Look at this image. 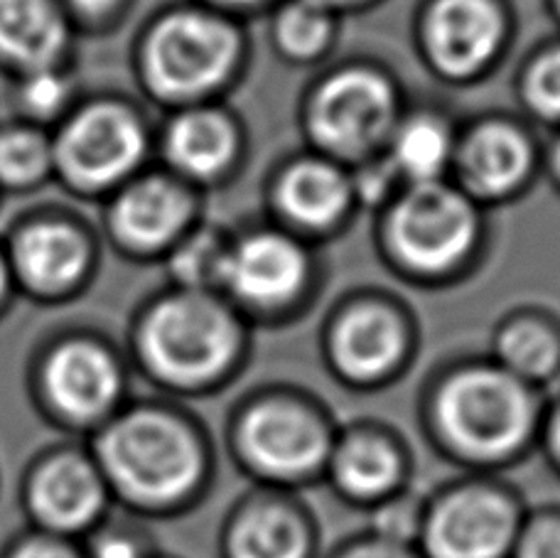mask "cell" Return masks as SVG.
<instances>
[{
    "mask_svg": "<svg viewBox=\"0 0 560 558\" xmlns=\"http://www.w3.org/2000/svg\"><path fill=\"white\" fill-rule=\"evenodd\" d=\"M319 558H418V554L411 546L386 539L372 530H362L347 536Z\"/></svg>",
    "mask_w": 560,
    "mask_h": 558,
    "instance_id": "1f68e13d",
    "label": "cell"
},
{
    "mask_svg": "<svg viewBox=\"0 0 560 558\" xmlns=\"http://www.w3.org/2000/svg\"><path fill=\"white\" fill-rule=\"evenodd\" d=\"M74 92L72 74L67 72L65 65H59L20 74L15 98L27 124L39 126L65 118L74 102Z\"/></svg>",
    "mask_w": 560,
    "mask_h": 558,
    "instance_id": "d4e9b609",
    "label": "cell"
},
{
    "mask_svg": "<svg viewBox=\"0 0 560 558\" xmlns=\"http://www.w3.org/2000/svg\"><path fill=\"white\" fill-rule=\"evenodd\" d=\"M528 96L541 114L560 116V49L534 67L528 79Z\"/></svg>",
    "mask_w": 560,
    "mask_h": 558,
    "instance_id": "d6a6232c",
    "label": "cell"
},
{
    "mask_svg": "<svg viewBox=\"0 0 560 558\" xmlns=\"http://www.w3.org/2000/svg\"><path fill=\"white\" fill-rule=\"evenodd\" d=\"M512 558H560V504H528Z\"/></svg>",
    "mask_w": 560,
    "mask_h": 558,
    "instance_id": "83f0119b",
    "label": "cell"
},
{
    "mask_svg": "<svg viewBox=\"0 0 560 558\" xmlns=\"http://www.w3.org/2000/svg\"><path fill=\"white\" fill-rule=\"evenodd\" d=\"M167 151L185 173L207 177L229 163L234 153V133L214 114H187L170 128Z\"/></svg>",
    "mask_w": 560,
    "mask_h": 558,
    "instance_id": "7402d4cb",
    "label": "cell"
},
{
    "mask_svg": "<svg viewBox=\"0 0 560 558\" xmlns=\"http://www.w3.org/2000/svg\"><path fill=\"white\" fill-rule=\"evenodd\" d=\"M185 214L183 193L160 177H148L118 195L112 209V224L128 246L158 248L179 232Z\"/></svg>",
    "mask_w": 560,
    "mask_h": 558,
    "instance_id": "d6986e66",
    "label": "cell"
},
{
    "mask_svg": "<svg viewBox=\"0 0 560 558\" xmlns=\"http://www.w3.org/2000/svg\"><path fill=\"white\" fill-rule=\"evenodd\" d=\"M394 98L372 74L349 72L327 82L315 102V133L339 153L357 155L372 148L392 124Z\"/></svg>",
    "mask_w": 560,
    "mask_h": 558,
    "instance_id": "9a60e30c",
    "label": "cell"
},
{
    "mask_svg": "<svg viewBox=\"0 0 560 558\" xmlns=\"http://www.w3.org/2000/svg\"><path fill=\"white\" fill-rule=\"evenodd\" d=\"M219 558H319V522L303 495L252 487L229 507L217 534Z\"/></svg>",
    "mask_w": 560,
    "mask_h": 558,
    "instance_id": "30bf717a",
    "label": "cell"
},
{
    "mask_svg": "<svg viewBox=\"0 0 560 558\" xmlns=\"http://www.w3.org/2000/svg\"><path fill=\"white\" fill-rule=\"evenodd\" d=\"M329 23L323 13V8L313 3H298L288 8L278 25V37L288 53L298 57L315 55L319 47L325 45Z\"/></svg>",
    "mask_w": 560,
    "mask_h": 558,
    "instance_id": "f1b7e54d",
    "label": "cell"
},
{
    "mask_svg": "<svg viewBox=\"0 0 560 558\" xmlns=\"http://www.w3.org/2000/svg\"><path fill=\"white\" fill-rule=\"evenodd\" d=\"M307 3H313L317 8H327V5H342V3H352V0H307Z\"/></svg>",
    "mask_w": 560,
    "mask_h": 558,
    "instance_id": "8d00e7d4",
    "label": "cell"
},
{
    "mask_svg": "<svg viewBox=\"0 0 560 558\" xmlns=\"http://www.w3.org/2000/svg\"><path fill=\"white\" fill-rule=\"evenodd\" d=\"M475 236L467 202L450 189L423 183L396 209L394 244L420 271H445L463 256Z\"/></svg>",
    "mask_w": 560,
    "mask_h": 558,
    "instance_id": "7c38bea8",
    "label": "cell"
},
{
    "mask_svg": "<svg viewBox=\"0 0 560 558\" xmlns=\"http://www.w3.org/2000/svg\"><path fill=\"white\" fill-rule=\"evenodd\" d=\"M528 504L502 475L459 473L423 500L418 558H512Z\"/></svg>",
    "mask_w": 560,
    "mask_h": 558,
    "instance_id": "8992f818",
    "label": "cell"
},
{
    "mask_svg": "<svg viewBox=\"0 0 560 558\" xmlns=\"http://www.w3.org/2000/svg\"><path fill=\"white\" fill-rule=\"evenodd\" d=\"M0 558H84V554L77 542H65L55 539V536L20 530L3 544Z\"/></svg>",
    "mask_w": 560,
    "mask_h": 558,
    "instance_id": "4dcf8cb0",
    "label": "cell"
},
{
    "mask_svg": "<svg viewBox=\"0 0 560 558\" xmlns=\"http://www.w3.org/2000/svg\"><path fill=\"white\" fill-rule=\"evenodd\" d=\"M13 283L39 301H65L82 288L89 244L74 224L45 217L18 229L8 248Z\"/></svg>",
    "mask_w": 560,
    "mask_h": 558,
    "instance_id": "4fadbf2b",
    "label": "cell"
},
{
    "mask_svg": "<svg viewBox=\"0 0 560 558\" xmlns=\"http://www.w3.org/2000/svg\"><path fill=\"white\" fill-rule=\"evenodd\" d=\"M116 512L167 522L195 512L217 483V445L195 411L175 398H131L84 441Z\"/></svg>",
    "mask_w": 560,
    "mask_h": 558,
    "instance_id": "6da1fadb",
    "label": "cell"
},
{
    "mask_svg": "<svg viewBox=\"0 0 560 558\" xmlns=\"http://www.w3.org/2000/svg\"><path fill=\"white\" fill-rule=\"evenodd\" d=\"M337 416L293 388H261L226 416L224 451L254 487L303 495L323 485Z\"/></svg>",
    "mask_w": 560,
    "mask_h": 558,
    "instance_id": "3957f363",
    "label": "cell"
},
{
    "mask_svg": "<svg viewBox=\"0 0 560 558\" xmlns=\"http://www.w3.org/2000/svg\"><path fill=\"white\" fill-rule=\"evenodd\" d=\"M416 457L394 426L374 418L339 423L323 485L335 500L369 514L413 487Z\"/></svg>",
    "mask_w": 560,
    "mask_h": 558,
    "instance_id": "ba28073f",
    "label": "cell"
},
{
    "mask_svg": "<svg viewBox=\"0 0 560 558\" xmlns=\"http://www.w3.org/2000/svg\"><path fill=\"white\" fill-rule=\"evenodd\" d=\"M55 173L52 138L35 124L0 128V187L33 189Z\"/></svg>",
    "mask_w": 560,
    "mask_h": 558,
    "instance_id": "cb8c5ba5",
    "label": "cell"
},
{
    "mask_svg": "<svg viewBox=\"0 0 560 558\" xmlns=\"http://www.w3.org/2000/svg\"><path fill=\"white\" fill-rule=\"evenodd\" d=\"M558 167H560V151H558Z\"/></svg>",
    "mask_w": 560,
    "mask_h": 558,
    "instance_id": "ab89813d",
    "label": "cell"
},
{
    "mask_svg": "<svg viewBox=\"0 0 560 558\" xmlns=\"http://www.w3.org/2000/svg\"><path fill=\"white\" fill-rule=\"evenodd\" d=\"M536 453L544 457L548 470L560 477V398H556V402H546Z\"/></svg>",
    "mask_w": 560,
    "mask_h": 558,
    "instance_id": "836d02e7",
    "label": "cell"
},
{
    "mask_svg": "<svg viewBox=\"0 0 560 558\" xmlns=\"http://www.w3.org/2000/svg\"><path fill=\"white\" fill-rule=\"evenodd\" d=\"M18 507L25 530L77 544L116 512L92 451L72 438L30 455L18 480Z\"/></svg>",
    "mask_w": 560,
    "mask_h": 558,
    "instance_id": "52a82bcc",
    "label": "cell"
},
{
    "mask_svg": "<svg viewBox=\"0 0 560 558\" xmlns=\"http://www.w3.org/2000/svg\"><path fill=\"white\" fill-rule=\"evenodd\" d=\"M236 57L226 25L197 13L165 18L145 45V69L165 96H197L222 82Z\"/></svg>",
    "mask_w": 560,
    "mask_h": 558,
    "instance_id": "8fae6325",
    "label": "cell"
},
{
    "mask_svg": "<svg viewBox=\"0 0 560 558\" xmlns=\"http://www.w3.org/2000/svg\"><path fill=\"white\" fill-rule=\"evenodd\" d=\"M160 558H177V556H170V554H165V551H163V554H160Z\"/></svg>",
    "mask_w": 560,
    "mask_h": 558,
    "instance_id": "74e56055",
    "label": "cell"
},
{
    "mask_svg": "<svg viewBox=\"0 0 560 558\" xmlns=\"http://www.w3.org/2000/svg\"><path fill=\"white\" fill-rule=\"evenodd\" d=\"M546 402L494 362L465 364L425 388L418 423L425 443L459 473L504 475L536 453Z\"/></svg>",
    "mask_w": 560,
    "mask_h": 558,
    "instance_id": "7a4b0ae2",
    "label": "cell"
},
{
    "mask_svg": "<svg viewBox=\"0 0 560 558\" xmlns=\"http://www.w3.org/2000/svg\"><path fill=\"white\" fill-rule=\"evenodd\" d=\"M303 254L280 236H254L226 256L224 281L244 301L276 307L303 283Z\"/></svg>",
    "mask_w": 560,
    "mask_h": 558,
    "instance_id": "e0dca14e",
    "label": "cell"
},
{
    "mask_svg": "<svg viewBox=\"0 0 560 558\" xmlns=\"http://www.w3.org/2000/svg\"><path fill=\"white\" fill-rule=\"evenodd\" d=\"M72 25L59 0H0V62L18 74L65 62Z\"/></svg>",
    "mask_w": 560,
    "mask_h": 558,
    "instance_id": "2e32d148",
    "label": "cell"
},
{
    "mask_svg": "<svg viewBox=\"0 0 560 558\" xmlns=\"http://www.w3.org/2000/svg\"><path fill=\"white\" fill-rule=\"evenodd\" d=\"M347 202V183L342 175L323 163H303L293 167L280 183V205L298 222L310 226L329 224Z\"/></svg>",
    "mask_w": 560,
    "mask_h": 558,
    "instance_id": "603a6c76",
    "label": "cell"
},
{
    "mask_svg": "<svg viewBox=\"0 0 560 558\" xmlns=\"http://www.w3.org/2000/svg\"><path fill=\"white\" fill-rule=\"evenodd\" d=\"M67 15L77 20H102L112 15L121 0H59Z\"/></svg>",
    "mask_w": 560,
    "mask_h": 558,
    "instance_id": "e575fe53",
    "label": "cell"
},
{
    "mask_svg": "<svg viewBox=\"0 0 560 558\" xmlns=\"http://www.w3.org/2000/svg\"><path fill=\"white\" fill-rule=\"evenodd\" d=\"M408 337L404 325L384 307H357L337 321L329 333V367L357 392H374L394 382L404 370Z\"/></svg>",
    "mask_w": 560,
    "mask_h": 558,
    "instance_id": "5bb4252c",
    "label": "cell"
},
{
    "mask_svg": "<svg viewBox=\"0 0 560 558\" xmlns=\"http://www.w3.org/2000/svg\"><path fill=\"white\" fill-rule=\"evenodd\" d=\"M79 546L84 558H160L163 554V546L148 530V522L124 512H114Z\"/></svg>",
    "mask_w": 560,
    "mask_h": 558,
    "instance_id": "484cf974",
    "label": "cell"
},
{
    "mask_svg": "<svg viewBox=\"0 0 560 558\" xmlns=\"http://www.w3.org/2000/svg\"><path fill=\"white\" fill-rule=\"evenodd\" d=\"M398 165L416 181L428 183L447 161V136L433 121L408 124L396 143Z\"/></svg>",
    "mask_w": 560,
    "mask_h": 558,
    "instance_id": "4316f807",
    "label": "cell"
},
{
    "mask_svg": "<svg viewBox=\"0 0 560 558\" xmlns=\"http://www.w3.org/2000/svg\"><path fill=\"white\" fill-rule=\"evenodd\" d=\"M224 266H226V256L222 254L214 242L209 239H197V242L183 248V254L177 256L175 268L177 276L187 281L189 286H207L212 281H224Z\"/></svg>",
    "mask_w": 560,
    "mask_h": 558,
    "instance_id": "f546056e",
    "label": "cell"
},
{
    "mask_svg": "<svg viewBox=\"0 0 560 558\" xmlns=\"http://www.w3.org/2000/svg\"><path fill=\"white\" fill-rule=\"evenodd\" d=\"M242 357L236 323L199 295H173L140 317L133 360L165 398H197L222 388Z\"/></svg>",
    "mask_w": 560,
    "mask_h": 558,
    "instance_id": "277c9868",
    "label": "cell"
},
{
    "mask_svg": "<svg viewBox=\"0 0 560 558\" xmlns=\"http://www.w3.org/2000/svg\"><path fill=\"white\" fill-rule=\"evenodd\" d=\"M55 146V171L65 181L94 193L121 183L143 155V128L133 114L116 104H92L65 116Z\"/></svg>",
    "mask_w": 560,
    "mask_h": 558,
    "instance_id": "9c48e42d",
    "label": "cell"
},
{
    "mask_svg": "<svg viewBox=\"0 0 560 558\" xmlns=\"http://www.w3.org/2000/svg\"><path fill=\"white\" fill-rule=\"evenodd\" d=\"M499 18L489 0H440L430 18V47L447 74L463 77L494 53Z\"/></svg>",
    "mask_w": 560,
    "mask_h": 558,
    "instance_id": "ac0fdd59",
    "label": "cell"
},
{
    "mask_svg": "<svg viewBox=\"0 0 560 558\" xmlns=\"http://www.w3.org/2000/svg\"><path fill=\"white\" fill-rule=\"evenodd\" d=\"M467 177L477 189L499 195L522 181L528 167L524 138L506 126H487L469 138L465 151Z\"/></svg>",
    "mask_w": 560,
    "mask_h": 558,
    "instance_id": "ffe728a7",
    "label": "cell"
},
{
    "mask_svg": "<svg viewBox=\"0 0 560 558\" xmlns=\"http://www.w3.org/2000/svg\"><path fill=\"white\" fill-rule=\"evenodd\" d=\"M234 3H248V0H234Z\"/></svg>",
    "mask_w": 560,
    "mask_h": 558,
    "instance_id": "f35d334b",
    "label": "cell"
},
{
    "mask_svg": "<svg viewBox=\"0 0 560 558\" xmlns=\"http://www.w3.org/2000/svg\"><path fill=\"white\" fill-rule=\"evenodd\" d=\"M37 418L72 441H89L131 402V372L112 345L92 333H65L39 347L27 370Z\"/></svg>",
    "mask_w": 560,
    "mask_h": 558,
    "instance_id": "5b68a950",
    "label": "cell"
},
{
    "mask_svg": "<svg viewBox=\"0 0 560 558\" xmlns=\"http://www.w3.org/2000/svg\"><path fill=\"white\" fill-rule=\"evenodd\" d=\"M13 276H10V266L5 254L0 252V313L5 311V305L10 301V293H13Z\"/></svg>",
    "mask_w": 560,
    "mask_h": 558,
    "instance_id": "d590c367",
    "label": "cell"
},
{
    "mask_svg": "<svg viewBox=\"0 0 560 558\" xmlns=\"http://www.w3.org/2000/svg\"><path fill=\"white\" fill-rule=\"evenodd\" d=\"M494 364L518 382L544 392L560 372V337L546 325L518 321L497 337Z\"/></svg>",
    "mask_w": 560,
    "mask_h": 558,
    "instance_id": "44dd1931",
    "label": "cell"
}]
</instances>
